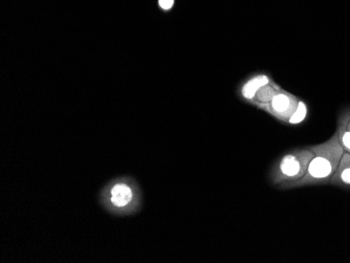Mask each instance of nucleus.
Instances as JSON below:
<instances>
[{"label":"nucleus","mask_w":350,"mask_h":263,"mask_svg":"<svg viewBox=\"0 0 350 263\" xmlns=\"http://www.w3.org/2000/svg\"><path fill=\"white\" fill-rule=\"evenodd\" d=\"M314 158L308 165V172L304 178L293 184L279 187V190H292L298 188L326 186L335 174L340 161L344 154L343 147L339 141L337 131L325 142L310 146Z\"/></svg>","instance_id":"f257e3e1"},{"label":"nucleus","mask_w":350,"mask_h":263,"mask_svg":"<svg viewBox=\"0 0 350 263\" xmlns=\"http://www.w3.org/2000/svg\"><path fill=\"white\" fill-rule=\"evenodd\" d=\"M314 156L310 146L293 149L275 161L269 170V182L278 189L281 186L298 182L306 176Z\"/></svg>","instance_id":"f03ea898"},{"label":"nucleus","mask_w":350,"mask_h":263,"mask_svg":"<svg viewBox=\"0 0 350 263\" xmlns=\"http://www.w3.org/2000/svg\"><path fill=\"white\" fill-rule=\"evenodd\" d=\"M281 89L282 87L267 72H255L238 86L237 95L245 103L260 111Z\"/></svg>","instance_id":"7ed1b4c3"},{"label":"nucleus","mask_w":350,"mask_h":263,"mask_svg":"<svg viewBox=\"0 0 350 263\" xmlns=\"http://www.w3.org/2000/svg\"><path fill=\"white\" fill-rule=\"evenodd\" d=\"M299 102L300 99L297 96L282 88L269 103L261 107L260 111L269 113L280 123L288 124L298 107Z\"/></svg>","instance_id":"20e7f679"},{"label":"nucleus","mask_w":350,"mask_h":263,"mask_svg":"<svg viewBox=\"0 0 350 263\" xmlns=\"http://www.w3.org/2000/svg\"><path fill=\"white\" fill-rule=\"evenodd\" d=\"M133 195L135 193L129 184L119 182L110 189L109 202L117 209H124L133 203Z\"/></svg>","instance_id":"39448f33"},{"label":"nucleus","mask_w":350,"mask_h":263,"mask_svg":"<svg viewBox=\"0 0 350 263\" xmlns=\"http://www.w3.org/2000/svg\"><path fill=\"white\" fill-rule=\"evenodd\" d=\"M329 184L335 187L350 189V154L344 152L335 174L330 178Z\"/></svg>","instance_id":"423d86ee"},{"label":"nucleus","mask_w":350,"mask_h":263,"mask_svg":"<svg viewBox=\"0 0 350 263\" xmlns=\"http://www.w3.org/2000/svg\"><path fill=\"white\" fill-rule=\"evenodd\" d=\"M350 121V109L344 111L338 120L337 133L339 137L341 146L343 147L344 152L350 154V130L348 129V123Z\"/></svg>","instance_id":"0eeeda50"},{"label":"nucleus","mask_w":350,"mask_h":263,"mask_svg":"<svg viewBox=\"0 0 350 263\" xmlns=\"http://www.w3.org/2000/svg\"><path fill=\"white\" fill-rule=\"evenodd\" d=\"M308 105H306V102L300 100V102H299L298 104V107H297L296 111L293 113L290 121H288V125H299V124L304 123L306 120V117H308Z\"/></svg>","instance_id":"6e6552de"},{"label":"nucleus","mask_w":350,"mask_h":263,"mask_svg":"<svg viewBox=\"0 0 350 263\" xmlns=\"http://www.w3.org/2000/svg\"><path fill=\"white\" fill-rule=\"evenodd\" d=\"M347 127H348V129H349V130H350V121H349V123H348V126Z\"/></svg>","instance_id":"1a4fd4ad"}]
</instances>
